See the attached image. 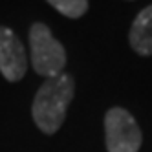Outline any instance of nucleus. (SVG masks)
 <instances>
[{"mask_svg":"<svg viewBox=\"0 0 152 152\" xmlns=\"http://www.w3.org/2000/svg\"><path fill=\"white\" fill-rule=\"evenodd\" d=\"M29 51L31 66L46 79L57 77L66 66L64 46L51 35V29L44 22H33L29 28Z\"/></svg>","mask_w":152,"mask_h":152,"instance_id":"obj_2","label":"nucleus"},{"mask_svg":"<svg viewBox=\"0 0 152 152\" xmlns=\"http://www.w3.org/2000/svg\"><path fill=\"white\" fill-rule=\"evenodd\" d=\"M46 2L68 18H81L88 11V0H46Z\"/></svg>","mask_w":152,"mask_h":152,"instance_id":"obj_6","label":"nucleus"},{"mask_svg":"<svg viewBox=\"0 0 152 152\" xmlns=\"http://www.w3.org/2000/svg\"><path fill=\"white\" fill-rule=\"evenodd\" d=\"M104 143L108 152H137L143 134L126 108L114 106L104 115Z\"/></svg>","mask_w":152,"mask_h":152,"instance_id":"obj_3","label":"nucleus"},{"mask_svg":"<svg viewBox=\"0 0 152 152\" xmlns=\"http://www.w3.org/2000/svg\"><path fill=\"white\" fill-rule=\"evenodd\" d=\"M128 42L136 53L143 57L152 55V4L141 9L128 31Z\"/></svg>","mask_w":152,"mask_h":152,"instance_id":"obj_5","label":"nucleus"},{"mask_svg":"<svg viewBox=\"0 0 152 152\" xmlns=\"http://www.w3.org/2000/svg\"><path fill=\"white\" fill-rule=\"evenodd\" d=\"M28 57L24 44L17 33L6 26H0V73L9 83H17L26 75Z\"/></svg>","mask_w":152,"mask_h":152,"instance_id":"obj_4","label":"nucleus"},{"mask_svg":"<svg viewBox=\"0 0 152 152\" xmlns=\"http://www.w3.org/2000/svg\"><path fill=\"white\" fill-rule=\"evenodd\" d=\"M75 94V81L70 73L50 77L40 84L31 104V115L40 132L55 134L66 119V110Z\"/></svg>","mask_w":152,"mask_h":152,"instance_id":"obj_1","label":"nucleus"}]
</instances>
